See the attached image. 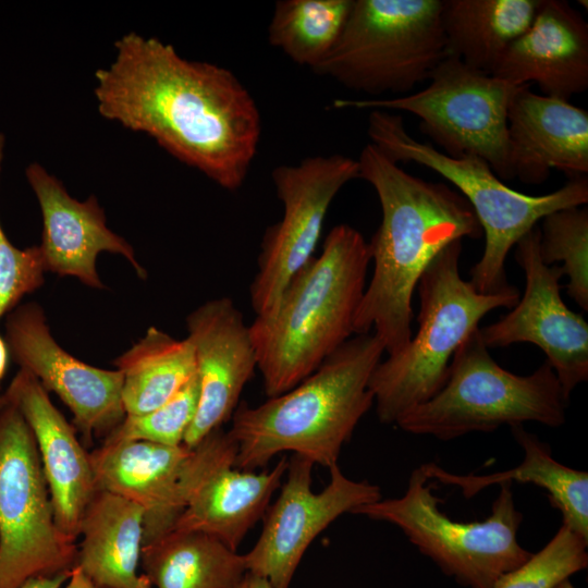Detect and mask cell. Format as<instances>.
I'll return each mask as SVG.
<instances>
[{
    "mask_svg": "<svg viewBox=\"0 0 588 588\" xmlns=\"http://www.w3.org/2000/svg\"><path fill=\"white\" fill-rule=\"evenodd\" d=\"M95 73L99 113L145 133L179 161L230 192L244 184L262 133L259 107L237 76L181 57L155 37L131 32Z\"/></svg>",
    "mask_w": 588,
    "mask_h": 588,
    "instance_id": "obj_1",
    "label": "cell"
},
{
    "mask_svg": "<svg viewBox=\"0 0 588 588\" xmlns=\"http://www.w3.org/2000/svg\"><path fill=\"white\" fill-rule=\"evenodd\" d=\"M359 179L377 193L381 222L368 243L373 273L354 317V333H373L393 355L413 336L412 298L418 281L454 241L481 237L466 198L441 182L404 171L371 143L357 159Z\"/></svg>",
    "mask_w": 588,
    "mask_h": 588,
    "instance_id": "obj_2",
    "label": "cell"
},
{
    "mask_svg": "<svg viewBox=\"0 0 588 588\" xmlns=\"http://www.w3.org/2000/svg\"><path fill=\"white\" fill-rule=\"evenodd\" d=\"M370 260L362 233L338 224L321 254L292 277L272 313L256 316L249 333L268 397L297 385L354 333Z\"/></svg>",
    "mask_w": 588,
    "mask_h": 588,
    "instance_id": "obj_3",
    "label": "cell"
},
{
    "mask_svg": "<svg viewBox=\"0 0 588 588\" xmlns=\"http://www.w3.org/2000/svg\"><path fill=\"white\" fill-rule=\"evenodd\" d=\"M384 347L372 332L356 334L291 390L258 406L245 402L232 415L229 433L237 445L234 467H264L282 452H294L327 468L373 404L372 371Z\"/></svg>",
    "mask_w": 588,
    "mask_h": 588,
    "instance_id": "obj_4",
    "label": "cell"
},
{
    "mask_svg": "<svg viewBox=\"0 0 588 588\" xmlns=\"http://www.w3.org/2000/svg\"><path fill=\"white\" fill-rule=\"evenodd\" d=\"M462 240L443 248L421 274L417 290L418 330L397 353L377 365L369 380L382 424H395L444 385L451 359L488 313L513 308L520 298L516 286L480 293L460 274Z\"/></svg>",
    "mask_w": 588,
    "mask_h": 588,
    "instance_id": "obj_5",
    "label": "cell"
},
{
    "mask_svg": "<svg viewBox=\"0 0 588 588\" xmlns=\"http://www.w3.org/2000/svg\"><path fill=\"white\" fill-rule=\"evenodd\" d=\"M370 143L394 162H415L451 182L471 206L482 233L485 250L470 270V282L480 293L511 286L505 260L511 248L549 213L588 203L587 176L573 177L546 195H527L503 183L480 157H450L407 133L403 118L385 110H370Z\"/></svg>",
    "mask_w": 588,
    "mask_h": 588,
    "instance_id": "obj_6",
    "label": "cell"
},
{
    "mask_svg": "<svg viewBox=\"0 0 588 588\" xmlns=\"http://www.w3.org/2000/svg\"><path fill=\"white\" fill-rule=\"evenodd\" d=\"M567 402L547 362L530 375H515L492 358L478 328L453 355L441 390L395 425L442 441L527 421L558 428L565 422Z\"/></svg>",
    "mask_w": 588,
    "mask_h": 588,
    "instance_id": "obj_7",
    "label": "cell"
},
{
    "mask_svg": "<svg viewBox=\"0 0 588 588\" xmlns=\"http://www.w3.org/2000/svg\"><path fill=\"white\" fill-rule=\"evenodd\" d=\"M441 0H353L342 33L311 71L370 96L407 95L451 56Z\"/></svg>",
    "mask_w": 588,
    "mask_h": 588,
    "instance_id": "obj_8",
    "label": "cell"
},
{
    "mask_svg": "<svg viewBox=\"0 0 588 588\" xmlns=\"http://www.w3.org/2000/svg\"><path fill=\"white\" fill-rule=\"evenodd\" d=\"M421 466L400 498L360 505L353 514L399 527L424 555L467 588H493L498 579L532 554L517 538L523 514L515 506L512 482L500 483L491 514L483 520L457 522L439 509Z\"/></svg>",
    "mask_w": 588,
    "mask_h": 588,
    "instance_id": "obj_9",
    "label": "cell"
},
{
    "mask_svg": "<svg viewBox=\"0 0 588 588\" xmlns=\"http://www.w3.org/2000/svg\"><path fill=\"white\" fill-rule=\"evenodd\" d=\"M450 56L426 88L383 99H334L335 109L400 110L420 119V130L450 157L477 156L501 180L514 179L507 132L510 103L520 87Z\"/></svg>",
    "mask_w": 588,
    "mask_h": 588,
    "instance_id": "obj_10",
    "label": "cell"
},
{
    "mask_svg": "<svg viewBox=\"0 0 588 588\" xmlns=\"http://www.w3.org/2000/svg\"><path fill=\"white\" fill-rule=\"evenodd\" d=\"M76 558V541L56 522L34 436L7 396L0 407V588L69 573Z\"/></svg>",
    "mask_w": 588,
    "mask_h": 588,
    "instance_id": "obj_11",
    "label": "cell"
},
{
    "mask_svg": "<svg viewBox=\"0 0 588 588\" xmlns=\"http://www.w3.org/2000/svg\"><path fill=\"white\" fill-rule=\"evenodd\" d=\"M237 445L218 428L195 448L147 441L103 442L90 452L97 489L144 510V544L169 531L196 489L234 466Z\"/></svg>",
    "mask_w": 588,
    "mask_h": 588,
    "instance_id": "obj_12",
    "label": "cell"
},
{
    "mask_svg": "<svg viewBox=\"0 0 588 588\" xmlns=\"http://www.w3.org/2000/svg\"><path fill=\"white\" fill-rule=\"evenodd\" d=\"M354 179H359L358 161L341 154L307 157L272 170L283 213L260 244L258 271L249 286L256 316L272 313L292 277L314 256L332 200Z\"/></svg>",
    "mask_w": 588,
    "mask_h": 588,
    "instance_id": "obj_13",
    "label": "cell"
},
{
    "mask_svg": "<svg viewBox=\"0 0 588 588\" xmlns=\"http://www.w3.org/2000/svg\"><path fill=\"white\" fill-rule=\"evenodd\" d=\"M313 466L298 454L289 461L286 480L265 513L262 531L244 554L247 572L266 578L272 588H289L305 551L333 520L382 498L377 485L347 478L338 464L329 468L326 488L314 492Z\"/></svg>",
    "mask_w": 588,
    "mask_h": 588,
    "instance_id": "obj_14",
    "label": "cell"
},
{
    "mask_svg": "<svg viewBox=\"0 0 588 588\" xmlns=\"http://www.w3.org/2000/svg\"><path fill=\"white\" fill-rule=\"evenodd\" d=\"M539 242L536 225L516 243L515 258L526 278L523 297L506 315L479 331L488 348L520 342L537 345L569 399L588 379V323L563 302V271L542 261Z\"/></svg>",
    "mask_w": 588,
    "mask_h": 588,
    "instance_id": "obj_15",
    "label": "cell"
},
{
    "mask_svg": "<svg viewBox=\"0 0 588 588\" xmlns=\"http://www.w3.org/2000/svg\"><path fill=\"white\" fill-rule=\"evenodd\" d=\"M11 358L53 392L73 415L74 427L88 443L105 438L122 422L123 375L82 362L63 350L37 303L15 307L5 320Z\"/></svg>",
    "mask_w": 588,
    "mask_h": 588,
    "instance_id": "obj_16",
    "label": "cell"
},
{
    "mask_svg": "<svg viewBox=\"0 0 588 588\" xmlns=\"http://www.w3.org/2000/svg\"><path fill=\"white\" fill-rule=\"evenodd\" d=\"M199 380V402L183 444L195 448L230 419L257 356L243 314L229 297L205 302L186 317Z\"/></svg>",
    "mask_w": 588,
    "mask_h": 588,
    "instance_id": "obj_17",
    "label": "cell"
},
{
    "mask_svg": "<svg viewBox=\"0 0 588 588\" xmlns=\"http://www.w3.org/2000/svg\"><path fill=\"white\" fill-rule=\"evenodd\" d=\"M25 175L38 200L42 216L39 246L46 271L77 278L83 284L103 289L96 269L99 253L122 255L145 279L134 248L107 226L103 209L95 196L85 201L73 198L62 183L41 164L30 163Z\"/></svg>",
    "mask_w": 588,
    "mask_h": 588,
    "instance_id": "obj_18",
    "label": "cell"
},
{
    "mask_svg": "<svg viewBox=\"0 0 588 588\" xmlns=\"http://www.w3.org/2000/svg\"><path fill=\"white\" fill-rule=\"evenodd\" d=\"M4 393L34 436L56 522L77 541L84 512L98 490L90 454L32 373L20 368Z\"/></svg>",
    "mask_w": 588,
    "mask_h": 588,
    "instance_id": "obj_19",
    "label": "cell"
},
{
    "mask_svg": "<svg viewBox=\"0 0 588 588\" xmlns=\"http://www.w3.org/2000/svg\"><path fill=\"white\" fill-rule=\"evenodd\" d=\"M512 85L537 84L568 100L588 88V24L567 1L540 0L528 29L505 50L492 74Z\"/></svg>",
    "mask_w": 588,
    "mask_h": 588,
    "instance_id": "obj_20",
    "label": "cell"
},
{
    "mask_svg": "<svg viewBox=\"0 0 588 588\" xmlns=\"http://www.w3.org/2000/svg\"><path fill=\"white\" fill-rule=\"evenodd\" d=\"M507 132L514 179L540 184L552 169L587 176V110L522 85L509 107Z\"/></svg>",
    "mask_w": 588,
    "mask_h": 588,
    "instance_id": "obj_21",
    "label": "cell"
},
{
    "mask_svg": "<svg viewBox=\"0 0 588 588\" xmlns=\"http://www.w3.org/2000/svg\"><path fill=\"white\" fill-rule=\"evenodd\" d=\"M76 566L95 588H152L140 571L144 510L98 489L79 525Z\"/></svg>",
    "mask_w": 588,
    "mask_h": 588,
    "instance_id": "obj_22",
    "label": "cell"
},
{
    "mask_svg": "<svg viewBox=\"0 0 588 588\" xmlns=\"http://www.w3.org/2000/svg\"><path fill=\"white\" fill-rule=\"evenodd\" d=\"M287 466L283 456L272 469L260 473L234 466L218 469L192 494L171 529L203 532L236 551L266 513Z\"/></svg>",
    "mask_w": 588,
    "mask_h": 588,
    "instance_id": "obj_23",
    "label": "cell"
},
{
    "mask_svg": "<svg viewBox=\"0 0 588 588\" xmlns=\"http://www.w3.org/2000/svg\"><path fill=\"white\" fill-rule=\"evenodd\" d=\"M511 432L524 451L522 463L514 468L488 475H457L436 463L420 466L429 479L456 486L466 499L505 481L532 483L546 491L550 504L560 511L563 525L588 541V473L555 461L550 446L523 425L511 427Z\"/></svg>",
    "mask_w": 588,
    "mask_h": 588,
    "instance_id": "obj_24",
    "label": "cell"
},
{
    "mask_svg": "<svg viewBox=\"0 0 588 588\" xmlns=\"http://www.w3.org/2000/svg\"><path fill=\"white\" fill-rule=\"evenodd\" d=\"M540 0H441L451 56L492 74L509 46L531 25Z\"/></svg>",
    "mask_w": 588,
    "mask_h": 588,
    "instance_id": "obj_25",
    "label": "cell"
},
{
    "mask_svg": "<svg viewBox=\"0 0 588 588\" xmlns=\"http://www.w3.org/2000/svg\"><path fill=\"white\" fill-rule=\"evenodd\" d=\"M140 568L152 588H232L247 572L245 556L215 537L174 529L143 546Z\"/></svg>",
    "mask_w": 588,
    "mask_h": 588,
    "instance_id": "obj_26",
    "label": "cell"
},
{
    "mask_svg": "<svg viewBox=\"0 0 588 588\" xmlns=\"http://www.w3.org/2000/svg\"><path fill=\"white\" fill-rule=\"evenodd\" d=\"M123 375L125 416L149 413L175 395L196 373L193 346L150 327L145 335L114 363Z\"/></svg>",
    "mask_w": 588,
    "mask_h": 588,
    "instance_id": "obj_27",
    "label": "cell"
},
{
    "mask_svg": "<svg viewBox=\"0 0 588 588\" xmlns=\"http://www.w3.org/2000/svg\"><path fill=\"white\" fill-rule=\"evenodd\" d=\"M353 0H279L268 26V41L293 62L313 70L331 51Z\"/></svg>",
    "mask_w": 588,
    "mask_h": 588,
    "instance_id": "obj_28",
    "label": "cell"
},
{
    "mask_svg": "<svg viewBox=\"0 0 588 588\" xmlns=\"http://www.w3.org/2000/svg\"><path fill=\"white\" fill-rule=\"evenodd\" d=\"M539 250L546 265L562 262L563 274L568 277L567 294L587 311L588 208L569 207L546 216L540 230Z\"/></svg>",
    "mask_w": 588,
    "mask_h": 588,
    "instance_id": "obj_29",
    "label": "cell"
},
{
    "mask_svg": "<svg viewBox=\"0 0 588 588\" xmlns=\"http://www.w3.org/2000/svg\"><path fill=\"white\" fill-rule=\"evenodd\" d=\"M587 547L588 541L562 525L540 551L502 575L493 588H553L587 568Z\"/></svg>",
    "mask_w": 588,
    "mask_h": 588,
    "instance_id": "obj_30",
    "label": "cell"
},
{
    "mask_svg": "<svg viewBox=\"0 0 588 588\" xmlns=\"http://www.w3.org/2000/svg\"><path fill=\"white\" fill-rule=\"evenodd\" d=\"M199 402V380L195 373L168 402L137 416H125L103 442L147 441L166 445L183 444Z\"/></svg>",
    "mask_w": 588,
    "mask_h": 588,
    "instance_id": "obj_31",
    "label": "cell"
},
{
    "mask_svg": "<svg viewBox=\"0 0 588 588\" xmlns=\"http://www.w3.org/2000/svg\"><path fill=\"white\" fill-rule=\"evenodd\" d=\"M45 272L39 246L15 247L0 223V318L44 284Z\"/></svg>",
    "mask_w": 588,
    "mask_h": 588,
    "instance_id": "obj_32",
    "label": "cell"
},
{
    "mask_svg": "<svg viewBox=\"0 0 588 588\" xmlns=\"http://www.w3.org/2000/svg\"><path fill=\"white\" fill-rule=\"evenodd\" d=\"M72 571V569H71ZM70 573H60L56 575H42L27 580L20 588H63Z\"/></svg>",
    "mask_w": 588,
    "mask_h": 588,
    "instance_id": "obj_33",
    "label": "cell"
},
{
    "mask_svg": "<svg viewBox=\"0 0 588 588\" xmlns=\"http://www.w3.org/2000/svg\"><path fill=\"white\" fill-rule=\"evenodd\" d=\"M232 588H272V586L266 578L246 572L243 578Z\"/></svg>",
    "mask_w": 588,
    "mask_h": 588,
    "instance_id": "obj_34",
    "label": "cell"
},
{
    "mask_svg": "<svg viewBox=\"0 0 588 588\" xmlns=\"http://www.w3.org/2000/svg\"><path fill=\"white\" fill-rule=\"evenodd\" d=\"M63 588H95L83 572L75 565Z\"/></svg>",
    "mask_w": 588,
    "mask_h": 588,
    "instance_id": "obj_35",
    "label": "cell"
},
{
    "mask_svg": "<svg viewBox=\"0 0 588 588\" xmlns=\"http://www.w3.org/2000/svg\"><path fill=\"white\" fill-rule=\"evenodd\" d=\"M10 358L11 356H10L8 344L4 338L0 334V390H1V382L8 371Z\"/></svg>",
    "mask_w": 588,
    "mask_h": 588,
    "instance_id": "obj_36",
    "label": "cell"
},
{
    "mask_svg": "<svg viewBox=\"0 0 588 588\" xmlns=\"http://www.w3.org/2000/svg\"><path fill=\"white\" fill-rule=\"evenodd\" d=\"M553 588H575L573 584L569 581V579H564L558 585H555Z\"/></svg>",
    "mask_w": 588,
    "mask_h": 588,
    "instance_id": "obj_37",
    "label": "cell"
},
{
    "mask_svg": "<svg viewBox=\"0 0 588 588\" xmlns=\"http://www.w3.org/2000/svg\"><path fill=\"white\" fill-rule=\"evenodd\" d=\"M7 402V395L4 392L0 393V407Z\"/></svg>",
    "mask_w": 588,
    "mask_h": 588,
    "instance_id": "obj_38",
    "label": "cell"
}]
</instances>
